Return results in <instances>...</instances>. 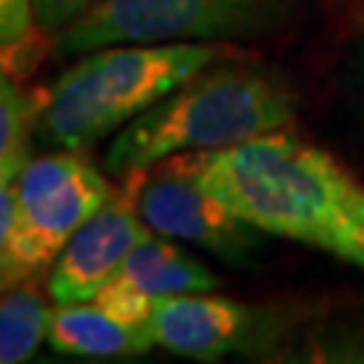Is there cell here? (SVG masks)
Here are the masks:
<instances>
[{
    "instance_id": "5b68a950",
    "label": "cell",
    "mask_w": 364,
    "mask_h": 364,
    "mask_svg": "<svg viewBox=\"0 0 364 364\" xmlns=\"http://www.w3.org/2000/svg\"><path fill=\"white\" fill-rule=\"evenodd\" d=\"M108 173L84 151L52 149L30 156L14 178V262L22 278L49 270L70 235L114 195Z\"/></svg>"
},
{
    "instance_id": "7c38bea8",
    "label": "cell",
    "mask_w": 364,
    "mask_h": 364,
    "mask_svg": "<svg viewBox=\"0 0 364 364\" xmlns=\"http://www.w3.org/2000/svg\"><path fill=\"white\" fill-rule=\"evenodd\" d=\"M38 111V95H27L0 68V178H16L33 156Z\"/></svg>"
},
{
    "instance_id": "3957f363",
    "label": "cell",
    "mask_w": 364,
    "mask_h": 364,
    "mask_svg": "<svg viewBox=\"0 0 364 364\" xmlns=\"http://www.w3.org/2000/svg\"><path fill=\"white\" fill-rule=\"evenodd\" d=\"M230 43H111L76 57L38 95L36 144L90 151L186 78L227 57Z\"/></svg>"
},
{
    "instance_id": "e0dca14e",
    "label": "cell",
    "mask_w": 364,
    "mask_h": 364,
    "mask_svg": "<svg viewBox=\"0 0 364 364\" xmlns=\"http://www.w3.org/2000/svg\"><path fill=\"white\" fill-rule=\"evenodd\" d=\"M362 63H364V46H362Z\"/></svg>"
},
{
    "instance_id": "52a82bcc",
    "label": "cell",
    "mask_w": 364,
    "mask_h": 364,
    "mask_svg": "<svg viewBox=\"0 0 364 364\" xmlns=\"http://www.w3.org/2000/svg\"><path fill=\"white\" fill-rule=\"evenodd\" d=\"M144 178L146 170L122 176L108 203L70 235L65 248L49 264L46 294L57 305L95 299L124 257L154 232L138 208Z\"/></svg>"
},
{
    "instance_id": "277c9868",
    "label": "cell",
    "mask_w": 364,
    "mask_h": 364,
    "mask_svg": "<svg viewBox=\"0 0 364 364\" xmlns=\"http://www.w3.org/2000/svg\"><path fill=\"white\" fill-rule=\"evenodd\" d=\"M305 0H97L52 38L57 57L111 43H240L297 25Z\"/></svg>"
},
{
    "instance_id": "9a60e30c",
    "label": "cell",
    "mask_w": 364,
    "mask_h": 364,
    "mask_svg": "<svg viewBox=\"0 0 364 364\" xmlns=\"http://www.w3.org/2000/svg\"><path fill=\"white\" fill-rule=\"evenodd\" d=\"M97 0H33L36 27L43 38L52 43V38L65 30L73 19H78L84 11H90Z\"/></svg>"
},
{
    "instance_id": "ba28073f",
    "label": "cell",
    "mask_w": 364,
    "mask_h": 364,
    "mask_svg": "<svg viewBox=\"0 0 364 364\" xmlns=\"http://www.w3.org/2000/svg\"><path fill=\"white\" fill-rule=\"evenodd\" d=\"M146 332L154 346L195 362H216L230 353L254 351L267 335L257 308L213 291L154 297Z\"/></svg>"
},
{
    "instance_id": "8fae6325",
    "label": "cell",
    "mask_w": 364,
    "mask_h": 364,
    "mask_svg": "<svg viewBox=\"0 0 364 364\" xmlns=\"http://www.w3.org/2000/svg\"><path fill=\"white\" fill-rule=\"evenodd\" d=\"M38 278H27L0 294V364L33 359L46 340L52 308L43 299Z\"/></svg>"
},
{
    "instance_id": "4fadbf2b",
    "label": "cell",
    "mask_w": 364,
    "mask_h": 364,
    "mask_svg": "<svg viewBox=\"0 0 364 364\" xmlns=\"http://www.w3.org/2000/svg\"><path fill=\"white\" fill-rule=\"evenodd\" d=\"M49 41L36 27L33 0H0V68L22 73Z\"/></svg>"
},
{
    "instance_id": "2e32d148",
    "label": "cell",
    "mask_w": 364,
    "mask_h": 364,
    "mask_svg": "<svg viewBox=\"0 0 364 364\" xmlns=\"http://www.w3.org/2000/svg\"><path fill=\"white\" fill-rule=\"evenodd\" d=\"M324 3L338 14H359V9L364 11V0H324Z\"/></svg>"
},
{
    "instance_id": "8992f818",
    "label": "cell",
    "mask_w": 364,
    "mask_h": 364,
    "mask_svg": "<svg viewBox=\"0 0 364 364\" xmlns=\"http://www.w3.org/2000/svg\"><path fill=\"white\" fill-rule=\"evenodd\" d=\"M138 208L156 235L205 248L235 267H251L264 251L267 235L210 195L183 154L146 170Z\"/></svg>"
},
{
    "instance_id": "7a4b0ae2",
    "label": "cell",
    "mask_w": 364,
    "mask_h": 364,
    "mask_svg": "<svg viewBox=\"0 0 364 364\" xmlns=\"http://www.w3.org/2000/svg\"><path fill=\"white\" fill-rule=\"evenodd\" d=\"M291 119L294 95L281 78L221 57L124 124L105 149L103 170L122 178L170 156L243 144Z\"/></svg>"
},
{
    "instance_id": "5bb4252c",
    "label": "cell",
    "mask_w": 364,
    "mask_h": 364,
    "mask_svg": "<svg viewBox=\"0 0 364 364\" xmlns=\"http://www.w3.org/2000/svg\"><path fill=\"white\" fill-rule=\"evenodd\" d=\"M14 178H0V294L22 284L14 262Z\"/></svg>"
},
{
    "instance_id": "30bf717a",
    "label": "cell",
    "mask_w": 364,
    "mask_h": 364,
    "mask_svg": "<svg viewBox=\"0 0 364 364\" xmlns=\"http://www.w3.org/2000/svg\"><path fill=\"white\" fill-rule=\"evenodd\" d=\"M46 343L57 353L84 359L138 356L156 348L146 329L119 321L117 316H111L92 299L52 308Z\"/></svg>"
},
{
    "instance_id": "6da1fadb",
    "label": "cell",
    "mask_w": 364,
    "mask_h": 364,
    "mask_svg": "<svg viewBox=\"0 0 364 364\" xmlns=\"http://www.w3.org/2000/svg\"><path fill=\"white\" fill-rule=\"evenodd\" d=\"M197 181L270 237L364 267V181L289 127L183 154Z\"/></svg>"
},
{
    "instance_id": "9c48e42d",
    "label": "cell",
    "mask_w": 364,
    "mask_h": 364,
    "mask_svg": "<svg viewBox=\"0 0 364 364\" xmlns=\"http://www.w3.org/2000/svg\"><path fill=\"white\" fill-rule=\"evenodd\" d=\"M165 235L151 232L132 248L105 287L130 289L146 297H173L219 289V275Z\"/></svg>"
}]
</instances>
